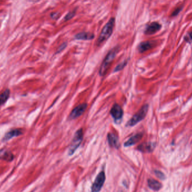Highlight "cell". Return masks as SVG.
<instances>
[{
  "instance_id": "1",
  "label": "cell",
  "mask_w": 192,
  "mask_h": 192,
  "mask_svg": "<svg viewBox=\"0 0 192 192\" xmlns=\"http://www.w3.org/2000/svg\"><path fill=\"white\" fill-rule=\"evenodd\" d=\"M115 19L114 18H111L109 20V22L106 23V25L103 26L97 40V45L102 44L111 36L115 26Z\"/></svg>"
},
{
  "instance_id": "2",
  "label": "cell",
  "mask_w": 192,
  "mask_h": 192,
  "mask_svg": "<svg viewBox=\"0 0 192 192\" xmlns=\"http://www.w3.org/2000/svg\"><path fill=\"white\" fill-rule=\"evenodd\" d=\"M118 47L113 48L107 54L100 67L99 75L101 76H104L105 75H106L110 64H111L113 60L115 58L116 55L118 52Z\"/></svg>"
},
{
  "instance_id": "3",
  "label": "cell",
  "mask_w": 192,
  "mask_h": 192,
  "mask_svg": "<svg viewBox=\"0 0 192 192\" xmlns=\"http://www.w3.org/2000/svg\"><path fill=\"white\" fill-rule=\"evenodd\" d=\"M148 110V105H144L127 122L128 126H133L144 119Z\"/></svg>"
},
{
  "instance_id": "4",
  "label": "cell",
  "mask_w": 192,
  "mask_h": 192,
  "mask_svg": "<svg viewBox=\"0 0 192 192\" xmlns=\"http://www.w3.org/2000/svg\"><path fill=\"white\" fill-rule=\"evenodd\" d=\"M83 131L82 129H80L75 132L74 138L71 143L70 146L69 150V154L70 155H72L74 154L77 148L79 147L80 143H82V141L83 140Z\"/></svg>"
},
{
  "instance_id": "5",
  "label": "cell",
  "mask_w": 192,
  "mask_h": 192,
  "mask_svg": "<svg viewBox=\"0 0 192 192\" xmlns=\"http://www.w3.org/2000/svg\"><path fill=\"white\" fill-rule=\"evenodd\" d=\"M105 179L106 176L105 173L103 171L99 173L96 177L94 182H93L92 186V192H99L103 186Z\"/></svg>"
},
{
  "instance_id": "6",
  "label": "cell",
  "mask_w": 192,
  "mask_h": 192,
  "mask_svg": "<svg viewBox=\"0 0 192 192\" xmlns=\"http://www.w3.org/2000/svg\"><path fill=\"white\" fill-rule=\"evenodd\" d=\"M87 106L88 105L86 103H83L75 107L71 112L70 114L69 115V118L72 120L80 117V116L82 115L84 112L86 111Z\"/></svg>"
},
{
  "instance_id": "7",
  "label": "cell",
  "mask_w": 192,
  "mask_h": 192,
  "mask_svg": "<svg viewBox=\"0 0 192 192\" xmlns=\"http://www.w3.org/2000/svg\"><path fill=\"white\" fill-rule=\"evenodd\" d=\"M110 114L115 120H119L122 118L123 111L122 107L118 104H115L110 110Z\"/></svg>"
},
{
  "instance_id": "8",
  "label": "cell",
  "mask_w": 192,
  "mask_h": 192,
  "mask_svg": "<svg viewBox=\"0 0 192 192\" xmlns=\"http://www.w3.org/2000/svg\"><path fill=\"white\" fill-rule=\"evenodd\" d=\"M161 26L158 22H152L150 24L145 30V34L147 35H152L160 30Z\"/></svg>"
},
{
  "instance_id": "9",
  "label": "cell",
  "mask_w": 192,
  "mask_h": 192,
  "mask_svg": "<svg viewBox=\"0 0 192 192\" xmlns=\"http://www.w3.org/2000/svg\"><path fill=\"white\" fill-rule=\"evenodd\" d=\"M154 147H155L154 143L152 142H147L140 144L138 146L137 149L138 150L143 153H150L154 150Z\"/></svg>"
},
{
  "instance_id": "10",
  "label": "cell",
  "mask_w": 192,
  "mask_h": 192,
  "mask_svg": "<svg viewBox=\"0 0 192 192\" xmlns=\"http://www.w3.org/2000/svg\"><path fill=\"white\" fill-rule=\"evenodd\" d=\"M142 137H143V134L141 133H137V134H135L134 135H133L131 137L129 138L128 141L125 142L124 143V146L125 147H129V146H133L136 143H137L138 142L141 141Z\"/></svg>"
},
{
  "instance_id": "11",
  "label": "cell",
  "mask_w": 192,
  "mask_h": 192,
  "mask_svg": "<svg viewBox=\"0 0 192 192\" xmlns=\"http://www.w3.org/2000/svg\"><path fill=\"white\" fill-rule=\"evenodd\" d=\"M94 38V34L90 32H81L75 35V39L78 40L90 41L93 39Z\"/></svg>"
},
{
  "instance_id": "12",
  "label": "cell",
  "mask_w": 192,
  "mask_h": 192,
  "mask_svg": "<svg viewBox=\"0 0 192 192\" xmlns=\"http://www.w3.org/2000/svg\"><path fill=\"white\" fill-rule=\"evenodd\" d=\"M107 139L109 145L112 147L118 148L119 147L118 137L114 133H110L107 135Z\"/></svg>"
},
{
  "instance_id": "13",
  "label": "cell",
  "mask_w": 192,
  "mask_h": 192,
  "mask_svg": "<svg viewBox=\"0 0 192 192\" xmlns=\"http://www.w3.org/2000/svg\"><path fill=\"white\" fill-rule=\"evenodd\" d=\"M154 45V41H145L141 42L138 46V50L139 52L143 53L152 48Z\"/></svg>"
},
{
  "instance_id": "14",
  "label": "cell",
  "mask_w": 192,
  "mask_h": 192,
  "mask_svg": "<svg viewBox=\"0 0 192 192\" xmlns=\"http://www.w3.org/2000/svg\"><path fill=\"white\" fill-rule=\"evenodd\" d=\"M22 134V131L20 129H15L10 131H8L6 134L5 135L3 138V141H7L10 140L14 137H18Z\"/></svg>"
},
{
  "instance_id": "15",
  "label": "cell",
  "mask_w": 192,
  "mask_h": 192,
  "mask_svg": "<svg viewBox=\"0 0 192 192\" xmlns=\"http://www.w3.org/2000/svg\"><path fill=\"white\" fill-rule=\"evenodd\" d=\"M14 154L10 151L5 149L0 150V160H4L11 162L14 160Z\"/></svg>"
},
{
  "instance_id": "16",
  "label": "cell",
  "mask_w": 192,
  "mask_h": 192,
  "mask_svg": "<svg viewBox=\"0 0 192 192\" xmlns=\"http://www.w3.org/2000/svg\"><path fill=\"white\" fill-rule=\"evenodd\" d=\"M148 186L150 189L157 191L162 188V185L159 182L154 179H149L148 180Z\"/></svg>"
},
{
  "instance_id": "17",
  "label": "cell",
  "mask_w": 192,
  "mask_h": 192,
  "mask_svg": "<svg viewBox=\"0 0 192 192\" xmlns=\"http://www.w3.org/2000/svg\"><path fill=\"white\" fill-rule=\"evenodd\" d=\"M10 94V91L9 89L5 90L3 93L0 94V106L6 102L7 100L9 98Z\"/></svg>"
},
{
  "instance_id": "18",
  "label": "cell",
  "mask_w": 192,
  "mask_h": 192,
  "mask_svg": "<svg viewBox=\"0 0 192 192\" xmlns=\"http://www.w3.org/2000/svg\"><path fill=\"white\" fill-rule=\"evenodd\" d=\"M127 63H128V61L125 60V61L122 62V63L118 64V65H117V66L115 67V69L114 70V72H118V71L122 70L126 66Z\"/></svg>"
},
{
  "instance_id": "19",
  "label": "cell",
  "mask_w": 192,
  "mask_h": 192,
  "mask_svg": "<svg viewBox=\"0 0 192 192\" xmlns=\"http://www.w3.org/2000/svg\"><path fill=\"white\" fill-rule=\"evenodd\" d=\"M75 15V11H72L67 14L66 16L65 17V21H67L71 19Z\"/></svg>"
},
{
  "instance_id": "20",
  "label": "cell",
  "mask_w": 192,
  "mask_h": 192,
  "mask_svg": "<svg viewBox=\"0 0 192 192\" xmlns=\"http://www.w3.org/2000/svg\"><path fill=\"white\" fill-rule=\"evenodd\" d=\"M155 174L160 179L164 180L165 178V175L161 171H155Z\"/></svg>"
},
{
  "instance_id": "21",
  "label": "cell",
  "mask_w": 192,
  "mask_h": 192,
  "mask_svg": "<svg viewBox=\"0 0 192 192\" xmlns=\"http://www.w3.org/2000/svg\"><path fill=\"white\" fill-rule=\"evenodd\" d=\"M185 39L187 42H192V31L189 33L188 35L185 38Z\"/></svg>"
},
{
  "instance_id": "22",
  "label": "cell",
  "mask_w": 192,
  "mask_h": 192,
  "mask_svg": "<svg viewBox=\"0 0 192 192\" xmlns=\"http://www.w3.org/2000/svg\"><path fill=\"white\" fill-rule=\"evenodd\" d=\"M182 7H179V8L176 9V10L173 12L172 16H176L182 11Z\"/></svg>"
},
{
  "instance_id": "23",
  "label": "cell",
  "mask_w": 192,
  "mask_h": 192,
  "mask_svg": "<svg viewBox=\"0 0 192 192\" xmlns=\"http://www.w3.org/2000/svg\"><path fill=\"white\" fill-rule=\"evenodd\" d=\"M51 16L53 19H58L60 16V14L59 13H52L51 15Z\"/></svg>"
},
{
  "instance_id": "24",
  "label": "cell",
  "mask_w": 192,
  "mask_h": 192,
  "mask_svg": "<svg viewBox=\"0 0 192 192\" xmlns=\"http://www.w3.org/2000/svg\"><path fill=\"white\" fill-rule=\"evenodd\" d=\"M66 46H67V44H66V43H63V44L61 45V46L59 47V48L58 49V53L60 52H61V51H62V50H63L64 49H65V48L66 47Z\"/></svg>"
}]
</instances>
